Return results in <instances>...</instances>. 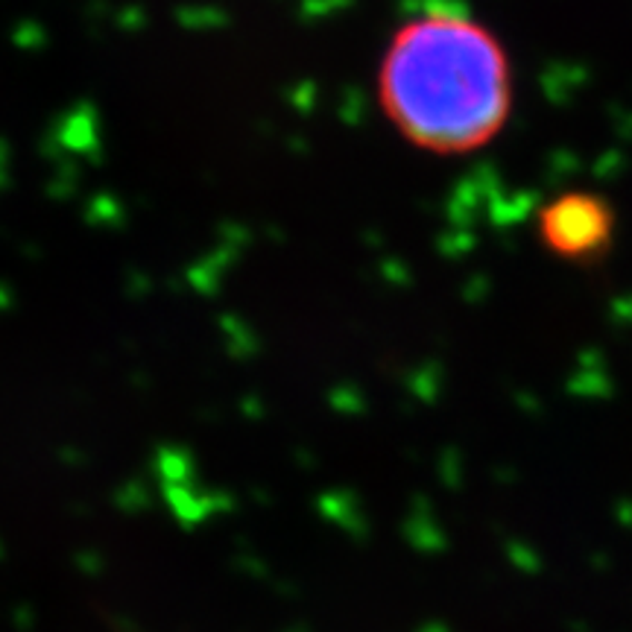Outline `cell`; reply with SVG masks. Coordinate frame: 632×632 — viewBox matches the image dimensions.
Segmentation results:
<instances>
[{
    "instance_id": "6da1fadb",
    "label": "cell",
    "mask_w": 632,
    "mask_h": 632,
    "mask_svg": "<svg viewBox=\"0 0 632 632\" xmlns=\"http://www.w3.org/2000/svg\"><path fill=\"white\" fill-rule=\"evenodd\" d=\"M381 109L404 141L431 156H468L513 111V68L490 27L448 9L404 21L378 71Z\"/></svg>"
},
{
    "instance_id": "7a4b0ae2",
    "label": "cell",
    "mask_w": 632,
    "mask_h": 632,
    "mask_svg": "<svg viewBox=\"0 0 632 632\" xmlns=\"http://www.w3.org/2000/svg\"><path fill=\"white\" fill-rule=\"evenodd\" d=\"M539 240L553 258L569 264H598L612 249L615 211L601 194L565 190L539 208Z\"/></svg>"
}]
</instances>
